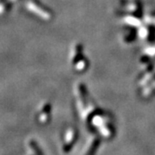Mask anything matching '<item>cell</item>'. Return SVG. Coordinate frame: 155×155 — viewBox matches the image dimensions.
<instances>
[{"mask_svg": "<svg viewBox=\"0 0 155 155\" xmlns=\"http://www.w3.org/2000/svg\"><path fill=\"white\" fill-rule=\"evenodd\" d=\"M98 145H99V141H98V140L95 141L94 143H93V146L91 147V150L88 152L87 155H94L95 153H96V151L97 149V147H98Z\"/></svg>", "mask_w": 155, "mask_h": 155, "instance_id": "obj_1", "label": "cell"}, {"mask_svg": "<svg viewBox=\"0 0 155 155\" xmlns=\"http://www.w3.org/2000/svg\"><path fill=\"white\" fill-rule=\"evenodd\" d=\"M43 155H44V154H43Z\"/></svg>", "mask_w": 155, "mask_h": 155, "instance_id": "obj_2", "label": "cell"}]
</instances>
